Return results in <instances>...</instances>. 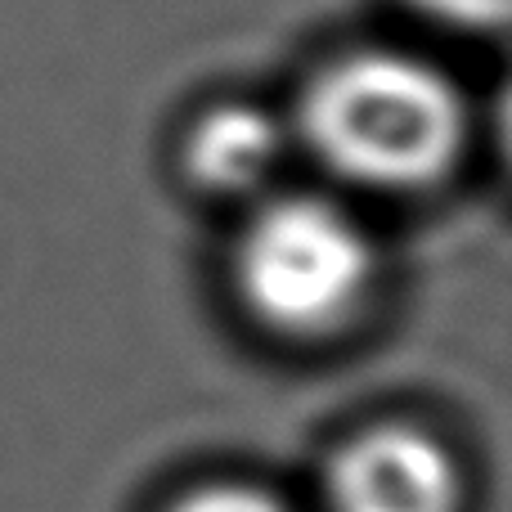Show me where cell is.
Listing matches in <instances>:
<instances>
[{
    "label": "cell",
    "mask_w": 512,
    "mask_h": 512,
    "mask_svg": "<svg viewBox=\"0 0 512 512\" xmlns=\"http://www.w3.org/2000/svg\"><path fill=\"white\" fill-rule=\"evenodd\" d=\"M248 310L274 333L324 337L369 297L373 243L342 207L324 198H274L248 221L234 252Z\"/></svg>",
    "instance_id": "7a4b0ae2"
},
{
    "label": "cell",
    "mask_w": 512,
    "mask_h": 512,
    "mask_svg": "<svg viewBox=\"0 0 512 512\" xmlns=\"http://www.w3.org/2000/svg\"><path fill=\"white\" fill-rule=\"evenodd\" d=\"M306 144L342 180L427 189L468 144V108L445 72L409 54L369 50L315 77L301 104Z\"/></svg>",
    "instance_id": "6da1fadb"
},
{
    "label": "cell",
    "mask_w": 512,
    "mask_h": 512,
    "mask_svg": "<svg viewBox=\"0 0 512 512\" xmlns=\"http://www.w3.org/2000/svg\"><path fill=\"white\" fill-rule=\"evenodd\" d=\"M409 5L468 32H490V27H504L508 18V0H409Z\"/></svg>",
    "instance_id": "8992f818"
},
{
    "label": "cell",
    "mask_w": 512,
    "mask_h": 512,
    "mask_svg": "<svg viewBox=\"0 0 512 512\" xmlns=\"http://www.w3.org/2000/svg\"><path fill=\"white\" fill-rule=\"evenodd\" d=\"M333 512H459V468L414 427H373L333 463Z\"/></svg>",
    "instance_id": "3957f363"
},
{
    "label": "cell",
    "mask_w": 512,
    "mask_h": 512,
    "mask_svg": "<svg viewBox=\"0 0 512 512\" xmlns=\"http://www.w3.org/2000/svg\"><path fill=\"white\" fill-rule=\"evenodd\" d=\"M283 153V131L270 113L252 104H221L189 131L185 162L198 185L216 194H248L274 171Z\"/></svg>",
    "instance_id": "277c9868"
},
{
    "label": "cell",
    "mask_w": 512,
    "mask_h": 512,
    "mask_svg": "<svg viewBox=\"0 0 512 512\" xmlns=\"http://www.w3.org/2000/svg\"><path fill=\"white\" fill-rule=\"evenodd\" d=\"M171 512H288L274 495L252 486H207L198 495L180 499Z\"/></svg>",
    "instance_id": "5b68a950"
}]
</instances>
